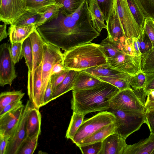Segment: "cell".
<instances>
[{"label":"cell","mask_w":154,"mask_h":154,"mask_svg":"<svg viewBox=\"0 0 154 154\" xmlns=\"http://www.w3.org/2000/svg\"><path fill=\"white\" fill-rule=\"evenodd\" d=\"M89 0H84L74 13L68 14L60 9L57 19L36 29L45 42L64 52L91 42L100 35L93 27L88 9Z\"/></svg>","instance_id":"cell-1"},{"label":"cell","mask_w":154,"mask_h":154,"mask_svg":"<svg viewBox=\"0 0 154 154\" xmlns=\"http://www.w3.org/2000/svg\"><path fill=\"white\" fill-rule=\"evenodd\" d=\"M120 91L116 86L103 82L88 89L72 90L71 109L85 115L89 113L107 111L114 97Z\"/></svg>","instance_id":"cell-2"},{"label":"cell","mask_w":154,"mask_h":154,"mask_svg":"<svg viewBox=\"0 0 154 154\" xmlns=\"http://www.w3.org/2000/svg\"><path fill=\"white\" fill-rule=\"evenodd\" d=\"M62 62L65 70H80L107 63L99 44L91 42L64 52Z\"/></svg>","instance_id":"cell-3"},{"label":"cell","mask_w":154,"mask_h":154,"mask_svg":"<svg viewBox=\"0 0 154 154\" xmlns=\"http://www.w3.org/2000/svg\"><path fill=\"white\" fill-rule=\"evenodd\" d=\"M116 117L115 133L126 139L130 135L138 130L144 123L145 112L125 111L109 109Z\"/></svg>","instance_id":"cell-4"},{"label":"cell","mask_w":154,"mask_h":154,"mask_svg":"<svg viewBox=\"0 0 154 154\" xmlns=\"http://www.w3.org/2000/svg\"><path fill=\"white\" fill-rule=\"evenodd\" d=\"M114 114L110 111H103L83 121L72 140L76 145L104 126L114 123Z\"/></svg>","instance_id":"cell-5"},{"label":"cell","mask_w":154,"mask_h":154,"mask_svg":"<svg viewBox=\"0 0 154 154\" xmlns=\"http://www.w3.org/2000/svg\"><path fill=\"white\" fill-rule=\"evenodd\" d=\"M144 104L136 91L131 88L120 91L111 100L110 109L145 112Z\"/></svg>","instance_id":"cell-6"},{"label":"cell","mask_w":154,"mask_h":154,"mask_svg":"<svg viewBox=\"0 0 154 154\" xmlns=\"http://www.w3.org/2000/svg\"><path fill=\"white\" fill-rule=\"evenodd\" d=\"M117 14L126 38H137L143 32L135 20L126 0H115Z\"/></svg>","instance_id":"cell-7"},{"label":"cell","mask_w":154,"mask_h":154,"mask_svg":"<svg viewBox=\"0 0 154 154\" xmlns=\"http://www.w3.org/2000/svg\"><path fill=\"white\" fill-rule=\"evenodd\" d=\"M43 48L42 78V94L44 97L50 79L53 66L56 62L63 60V54L57 47L45 42L43 45Z\"/></svg>","instance_id":"cell-8"},{"label":"cell","mask_w":154,"mask_h":154,"mask_svg":"<svg viewBox=\"0 0 154 154\" xmlns=\"http://www.w3.org/2000/svg\"><path fill=\"white\" fill-rule=\"evenodd\" d=\"M112 69L133 75L141 70V56L128 54L121 51L113 57L107 59Z\"/></svg>","instance_id":"cell-9"},{"label":"cell","mask_w":154,"mask_h":154,"mask_svg":"<svg viewBox=\"0 0 154 154\" xmlns=\"http://www.w3.org/2000/svg\"><path fill=\"white\" fill-rule=\"evenodd\" d=\"M32 106L30 100L25 105L22 115L13 134L11 137L5 154H18L26 139V123L30 110Z\"/></svg>","instance_id":"cell-10"},{"label":"cell","mask_w":154,"mask_h":154,"mask_svg":"<svg viewBox=\"0 0 154 154\" xmlns=\"http://www.w3.org/2000/svg\"><path fill=\"white\" fill-rule=\"evenodd\" d=\"M10 45L4 43L0 46V85L11 86L17 77L15 65L11 55Z\"/></svg>","instance_id":"cell-11"},{"label":"cell","mask_w":154,"mask_h":154,"mask_svg":"<svg viewBox=\"0 0 154 154\" xmlns=\"http://www.w3.org/2000/svg\"><path fill=\"white\" fill-rule=\"evenodd\" d=\"M0 20L7 25L14 23L26 12V0H0Z\"/></svg>","instance_id":"cell-12"},{"label":"cell","mask_w":154,"mask_h":154,"mask_svg":"<svg viewBox=\"0 0 154 154\" xmlns=\"http://www.w3.org/2000/svg\"><path fill=\"white\" fill-rule=\"evenodd\" d=\"M29 37L32 45L33 68L32 72L28 71L27 86L32 83L36 69L42 62L44 55L43 45L45 42L36 29Z\"/></svg>","instance_id":"cell-13"},{"label":"cell","mask_w":154,"mask_h":154,"mask_svg":"<svg viewBox=\"0 0 154 154\" xmlns=\"http://www.w3.org/2000/svg\"><path fill=\"white\" fill-rule=\"evenodd\" d=\"M106 23L107 35L114 42L123 44L126 38L117 14L115 0H114L112 10Z\"/></svg>","instance_id":"cell-14"},{"label":"cell","mask_w":154,"mask_h":154,"mask_svg":"<svg viewBox=\"0 0 154 154\" xmlns=\"http://www.w3.org/2000/svg\"><path fill=\"white\" fill-rule=\"evenodd\" d=\"M42 63L35 71L32 83L27 86L28 95L32 106L38 109L43 106L42 94Z\"/></svg>","instance_id":"cell-15"},{"label":"cell","mask_w":154,"mask_h":154,"mask_svg":"<svg viewBox=\"0 0 154 154\" xmlns=\"http://www.w3.org/2000/svg\"><path fill=\"white\" fill-rule=\"evenodd\" d=\"M24 106L23 105L0 116V133L11 137L19 123Z\"/></svg>","instance_id":"cell-16"},{"label":"cell","mask_w":154,"mask_h":154,"mask_svg":"<svg viewBox=\"0 0 154 154\" xmlns=\"http://www.w3.org/2000/svg\"><path fill=\"white\" fill-rule=\"evenodd\" d=\"M127 145L126 139L117 133H114L102 141L99 154H123Z\"/></svg>","instance_id":"cell-17"},{"label":"cell","mask_w":154,"mask_h":154,"mask_svg":"<svg viewBox=\"0 0 154 154\" xmlns=\"http://www.w3.org/2000/svg\"><path fill=\"white\" fill-rule=\"evenodd\" d=\"M97 77H109L121 78H131L132 75L114 69L107 63L89 68L80 70Z\"/></svg>","instance_id":"cell-18"},{"label":"cell","mask_w":154,"mask_h":154,"mask_svg":"<svg viewBox=\"0 0 154 154\" xmlns=\"http://www.w3.org/2000/svg\"><path fill=\"white\" fill-rule=\"evenodd\" d=\"M154 150V134L132 145H127L123 154H152Z\"/></svg>","instance_id":"cell-19"},{"label":"cell","mask_w":154,"mask_h":154,"mask_svg":"<svg viewBox=\"0 0 154 154\" xmlns=\"http://www.w3.org/2000/svg\"><path fill=\"white\" fill-rule=\"evenodd\" d=\"M10 25L8 34L11 44L15 42L23 43L36 29L34 24L18 26Z\"/></svg>","instance_id":"cell-20"},{"label":"cell","mask_w":154,"mask_h":154,"mask_svg":"<svg viewBox=\"0 0 154 154\" xmlns=\"http://www.w3.org/2000/svg\"><path fill=\"white\" fill-rule=\"evenodd\" d=\"M39 109L32 106L30 110L26 123V140L41 133V116Z\"/></svg>","instance_id":"cell-21"},{"label":"cell","mask_w":154,"mask_h":154,"mask_svg":"<svg viewBox=\"0 0 154 154\" xmlns=\"http://www.w3.org/2000/svg\"><path fill=\"white\" fill-rule=\"evenodd\" d=\"M78 71L79 73L75 82L73 90L89 89L98 85L103 82L98 78L87 72Z\"/></svg>","instance_id":"cell-22"},{"label":"cell","mask_w":154,"mask_h":154,"mask_svg":"<svg viewBox=\"0 0 154 154\" xmlns=\"http://www.w3.org/2000/svg\"><path fill=\"white\" fill-rule=\"evenodd\" d=\"M114 122L104 126L88 137L84 139L76 145L79 147L103 141L111 134L115 133Z\"/></svg>","instance_id":"cell-23"},{"label":"cell","mask_w":154,"mask_h":154,"mask_svg":"<svg viewBox=\"0 0 154 154\" xmlns=\"http://www.w3.org/2000/svg\"><path fill=\"white\" fill-rule=\"evenodd\" d=\"M79 73L78 70H69L62 82L53 92V100L72 90Z\"/></svg>","instance_id":"cell-24"},{"label":"cell","mask_w":154,"mask_h":154,"mask_svg":"<svg viewBox=\"0 0 154 154\" xmlns=\"http://www.w3.org/2000/svg\"><path fill=\"white\" fill-rule=\"evenodd\" d=\"M88 9L93 27L99 33L106 29L103 14L95 0H89Z\"/></svg>","instance_id":"cell-25"},{"label":"cell","mask_w":154,"mask_h":154,"mask_svg":"<svg viewBox=\"0 0 154 154\" xmlns=\"http://www.w3.org/2000/svg\"><path fill=\"white\" fill-rule=\"evenodd\" d=\"M99 45L106 60L113 57L123 49L122 45L114 42L108 35Z\"/></svg>","instance_id":"cell-26"},{"label":"cell","mask_w":154,"mask_h":154,"mask_svg":"<svg viewBox=\"0 0 154 154\" xmlns=\"http://www.w3.org/2000/svg\"><path fill=\"white\" fill-rule=\"evenodd\" d=\"M63 7V5L62 4L56 3L40 12L41 17L39 21L35 25V28L44 24L57 19L58 17L60 9Z\"/></svg>","instance_id":"cell-27"},{"label":"cell","mask_w":154,"mask_h":154,"mask_svg":"<svg viewBox=\"0 0 154 154\" xmlns=\"http://www.w3.org/2000/svg\"><path fill=\"white\" fill-rule=\"evenodd\" d=\"M85 115L73 112L66 132V138L72 140L83 122Z\"/></svg>","instance_id":"cell-28"},{"label":"cell","mask_w":154,"mask_h":154,"mask_svg":"<svg viewBox=\"0 0 154 154\" xmlns=\"http://www.w3.org/2000/svg\"><path fill=\"white\" fill-rule=\"evenodd\" d=\"M25 95L21 90L3 92L0 94V111L8 104L21 100Z\"/></svg>","instance_id":"cell-29"},{"label":"cell","mask_w":154,"mask_h":154,"mask_svg":"<svg viewBox=\"0 0 154 154\" xmlns=\"http://www.w3.org/2000/svg\"><path fill=\"white\" fill-rule=\"evenodd\" d=\"M141 70L144 72H154V47L141 54Z\"/></svg>","instance_id":"cell-30"},{"label":"cell","mask_w":154,"mask_h":154,"mask_svg":"<svg viewBox=\"0 0 154 154\" xmlns=\"http://www.w3.org/2000/svg\"><path fill=\"white\" fill-rule=\"evenodd\" d=\"M55 4L54 0H26V8L27 11L40 13Z\"/></svg>","instance_id":"cell-31"},{"label":"cell","mask_w":154,"mask_h":154,"mask_svg":"<svg viewBox=\"0 0 154 154\" xmlns=\"http://www.w3.org/2000/svg\"><path fill=\"white\" fill-rule=\"evenodd\" d=\"M41 14L40 12L27 11L23 14L13 24L18 26L26 24H36L39 21Z\"/></svg>","instance_id":"cell-32"},{"label":"cell","mask_w":154,"mask_h":154,"mask_svg":"<svg viewBox=\"0 0 154 154\" xmlns=\"http://www.w3.org/2000/svg\"><path fill=\"white\" fill-rule=\"evenodd\" d=\"M22 56L25 58L28 71L32 72L33 68V52L31 42L29 37L23 43Z\"/></svg>","instance_id":"cell-33"},{"label":"cell","mask_w":154,"mask_h":154,"mask_svg":"<svg viewBox=\"0 0 154 154\" xmlns=\"http://www.w3.org/2000/svg\"><path fill=\"white\" fill-rule=\"evenodd\" d=\"M101 81L108 83L117 87L120 91L131 88V78H121L109 77H97Z\"/></svg>","instance_id":"cell-34"},{"label":"cell","mask_w":154,"mask_h":154,"mask_svg":"<svg viewBox=\"0 0 154 154\" xmlns=\"http://www.w3.org/2000/svg\"><path fill=\"white\" fill-rule=\"evenodd\" d=\"M40 132L36 133L33 137L25 141L18 154H32L37 147L38 138Z\"/></svg>","instance_id":"cell-35"},{"label":"cell","mask_w":154,"mask_h":154,"mask_svg":"<svg viewBox=\"0 0 154 154\" xmlns=\"http://www.w3.org/2000/svg\"><path fill=\"white\" fill-rule=\"evenodd\" d=\"M129 8L136 22L143 30L145 17L135 0H126Z\"/></svg>","instance_id":"cell-36"},{"label":"cell","mask_w":154,"mask_h":154,"mask_svg":"<svg viewBox=\"0 0 154 154\" xmlns=\"http://www.w3.org/2000/svg\"><path fill=\"white\" fill-rule=\"evenodd\" d=\"M56 3L62 4L63 7L60 9L63 12L68 14L75 12L84 0H54Z\"/></svg>","instance_id":"cell-37"},{"label":"cell","mask_w":154,"mask_h":154,"mask_svg":"<svg viewBox=\"0 0 154 154\" xmlns=\"http://www.w3.org/2000/svg\"><path fill=\"white\" fill-rule=\"evenodd\" d=\"M145 18L154 19V0H135Z\"/></svg>","instance_id":"cell-38"},{"label":"cell","mask_w":154,"mask_h":154,"mask_svg":"<svg viewBox=\"0 0 154 154\" xmlns=\"http://www.w3.org/2000/svg\"><path fill=\"white\" fill-rule=\"evenodd\" d=\"M146 79V73L140 70L132 75L130 80V85L133 90L143 89Z\"/></svg>","instance_id":"cell-39"},{"label":"cell","mask_w":154,"mask_h":154,"mask_svg":"<svg viewBox=\"0 0 154 154\" xmlns=\"http://www.w3.org/2000/svg\"><path fill=\"white\" fill-rule=\"evenodd\" d=\"M101 11L106 22L112 10L114 0H95Z\"/></svg>","instance_id":"cell-40"},{"label":"cell","mask_w":154,"mask_h":154,"mask_svg":"<svg viewBox=\"0 0 154 154\" xmlns=\"http://www.w3.org/2000/svg\"><path fill=\"white\" fill-rule=\"evenodd\" d=\"M140 51L141 54L152 48L151 41L148 35L143 31L137 37Z\"/></svg>","instance_id":"cell-41"},{"label":"cell","mask_w":154,"mask_h":154,"mask_svg":"<svg viewBox=\"0 0 154 154\" xmlns=\"http://www.w3.org/2000/svg\"><path fill=\"white\" fill-rule=\"evenodd\" d=\"M102 141L78 147L83 154H99L102 147Z\"/></svg>","instance_id":"cell-42"},{"label":"cell","mask_w":154,"mask_h":154,"mask_svg":"<svg viewBox=\"0 0 154 154\" xmlns=\"http://www.w3.org/2000/svg\"><path fill=\"white\" fill-rule=\"evenodd\" d=\"M23 43L15 42L11 44L10 52L11 58L16 64L22 58V56Z\"/></svg>","instance_id":"cell-43"},{"label":"cell","mask_w":154,"mask_h":154,"mask_svg":"<svg viewBox=\"0 0 154 154\" xmlns=\"http://www.w3.org/2000/svg\"><path fill=\"white\" fill-rule=\"evenodd\" d=\"M143 31L151 40L152 47H154V19L150 17L145 18Z\"/></svg>","instance_id":"cell-44"},{"label":"cell","mask_w":154,"mask_h":154,"mask_svg":"<svg viewBox=\"0 0 154 154\" xmlns=\"http://www.w3.org/2000/svg\"><path fill=\"white\" fill-rule=\"evenodd\" d=\"M69 71V70H65L60 73L54 74L51 76L50 80L53 92L63 81Z\"/></svg>","instance_id":"cell-45"},{"label":"cell","mask_w":154,"mask_h":154,"mask_svg":"<svg viewBox=\"0 0 154 154\" xmlns=\"http://www.w3.org/2000/svg\"><path fill=\"white\" fill-rule=\"evenodd\" d=\"M143 89L144 93L154 90V72L146 73V79Z\"/></svg>","instance_id":"cell-46"},{"label":"cell","mask_w":154,"mask_h":154,"mask_svg":"<svg viewBox=\"0 0 154 154\" xmlns=\"http://www.w3.org/2000/svg\"><path fill=\"white\" fill-rule=\"evenodd\" d=\"M144 123L148 125L150 134H154V110L145 112Z\"/></svg>","instance_id":"cell-47"},{"label":"cell","mask_w":154,"mask_h":154,"mask_svg":"<svg viewBox=\"0 0 154 154\" xmlns=\"http://www.w3.org/2000/svg\"><path fill=\"white\" fill-rule=\"evenodd\" d=\"M10 137L8 135L0 133V154H5Z\"/></svg>","instance_id":"cell-48"},{"label":"cell","mask_w":154,"mask_h":154,"mask_svg":"<svg viewBox=\"0 0 154 154\" xmlns=\"http://www.w3.org/2000/svg\"><path fill=\"white\" fill-rule=\"evenodd\" d=\"M53 92L52 85L50 79L44 95L43 106L53 100Z\"/></svg>","instance_id":"cell-49"},{"label":"cell","mask_w":154,"mask_h":154,"mask_svg":"<svg viewBox=\"0 0 154 154\" xmlns=\"http://www.w3.org/2000/svg\"><path fill=\"white\" fill-rule=\"evenodd\" d=\"M23 105V104L21 100L15 101L8 104L0 111V116Z\"/></svg>","instance_id":"cell-50"},{"label":"cell","mask_w":154,"mask_h":154,"mask_svg":"<svg viewBox=\"0 0 154 154\" xmlns=\"http://www.w3.org/2000/svg\"><path fill=\"white\" fill-rule=\"evenodd\" d=\"M62 61L57 62L54 64L51 70V76L65 70L63 67Z\"/></svg>","instance_id":"cell-51"},{"label":"cell","mask_w":154,"mask_h":154,"mask_svg":"<svg viewBox=\"0 0 154 154\" xmlns=\"http://www.w3.org/2000/svg\"><path fill=\"white\" fill-rule=\"evenodd\" d=\"M132 44L134 56H140L141 53L140 50L139 45L137 40V38H132Z\"/></svg>","instance_id":"cell-52"},{"label":"cell","mask_w":154,"mask_h":154,"mask_svg":"<svg viewBox=\"0 0 154 154\" xmlns=\"http://www.w3.org/2000/svg\"><path fill=\"white\" fill-rule=\"evenodd\" d=\"M7 24L4 23L0 26V41L6 38L8 35L6 31Z\"/></svg>","instance_id":"cell-53"},{"label":"cell","mask_w":154,"mask_h":154,"mask_svg":"<svg viewBox=\"0 0 154 154\" xmlns=\"http://www.w3.org/2000/svg\"><path fill=\"white\" fill-rule=\"evenodd\" d=\"M151 110H154V101L147 99L144 104L145 112Z\"/></svg>","instance_id":"cell-54"},{"label":"cell","mask_w":154,"mask_h":154,"mask_svg":"<svg viewBox=\"0 0 154 154\" xmlns=\"http://www.w3.org/2000/svg\"><path fill=\"white\" fill-rule=\"evenodd\" d=\"M144 94L147 96V99L154 101V90L144 93Z\"/></svg>","instance_id":"cell-55"},{"label":"cell","mask_w":154,"mask_h":154,"mask_svg":"<svg viewBox=\"0 0 154 154\" xmlns=\"http://www.w3.org/2000/svg\"><path fill=\"white\" fill-rule=\"evenodd\" d=\"M152 154H154V150L153 151V152H152Z\"/></svg>","instance_id":"cell-56"}]
</instances>
